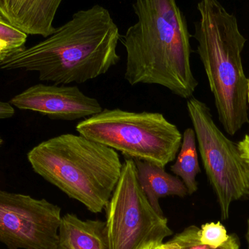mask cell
<instances>
[{"mask_svg":"<svg viewBox=\"0 0 249 249\" xmlns=\"http://www.w3.org/2000/svg\"><path fill=\"white\" fill-rule=\"evenodd\" d=\"M61 217L46 199L0 189V244L7 249H58Z\"/></svg>","mask_w":249,"mask_h":249,"instance_id":"ba28073f","label":"cell"},{"mask_svg":"<svg viewBox=\"0 0 249 249\" xmlns=\"http://www.w3.org/2000/svg\"><path fill=\"white\" fill-rule=\"evenodd\" d=\"M27 36L0 16V61L25 48Z\"/></svg>","mask_w":249,"mask_h":249,"instance_id":"5bb4252c","label":"cell"},{"mask_svg":"<svg viewBox=\"0 0 249 249\" xmlns=\"http://www.w3.org/2000/svg\"><path fill=\"white\" fill-rule=\"evenodd\" d=\"M137 17L126 31L124 79L134 86L158 85L189 99L198 82L192 71L187 20L176 0H134Z\"/></svg>","mask_w":249,"mask_h":249,"instance_id":"7a4b0ae2","label":"cell"},{"mask_svg":"<svg viewBox=\"0 0 249 249\" xmlns=\"http://www.w3.org/2000/svg\"><path fill=\"white\" fill-rule=\"evenodd\" d=\"M200 228L196 225L187 227L172 240L178 243L182 249H240V241L236 235H229L228 241L223 245L213 248L201 244L199 240Z\"/></svg>","mask_w":249,"mask_h":249,"instance_id":"9a60e30c","label":"cell"},{"mask_svg":"<svg viewBox=\"0 0 249 249\" xmlns=\"http://www.w3.org/2000/svg\"><path fill=\"white\" fill-rule=\"evenodd\" d=\"M58 237V249H109L105 222L83 220L74 213L62 216Z\"/></svg>","mask_w":249,"mask_h":249,"instance_id":"7c38bea8","label":"cell"},{"mask_svg":"<svg viewBox=\"0 0 249 249\" xmlns=\"http://www.w3.org/2000/svg\"><path fill=\"white\" fill-rule=\"evenodd\" d=\"M105 210L109 249H149L172 235L168 219L155 212L142 190L131 158L124 160Z\"/></svg>","mask_w":249,"mask_h":249,"instance_id":"8992f818","label":"cell"},{"mask_svg":"<svg viewBox=\"0 0 249 249\" xmlns=\"http://www.w3.org/2000/svg\"><path fill=\"white\" fill-rule=\"evenodd\" d=\"M3 144V139H1V136H0V148H1V145Z\"/></svg>","mask_w":249,"mask_h":249,"instance_id":"44dd1931","label":"cell"},{"mask_svg":"<svg viewBox=\"0 0 249 249\" xmlns=\"http://www.w3.org/2000/svg\"><path fill=\"white\" fill-rule=\"evenodd\" d=\"M229 238L224 225L220 222L203 225L199 231V240L201 244L217 248L223 245Z\"/></svg>","mask_w":249,"mask_h":249,"instance_id":"2e32d148","label":"cell"},{"mask_svg":"<svg viewBox=\"0 0 249 249\" xmlns=\"http://www.w3.org/2000/svg\"><path fill=\"white\" fill-rule=\"evenodd\" d=\"M246 238H247V244H248V248L249 249V218L248 221H247V231Z\"/></svg>","mask_w":249,"mask_h":249,"instance_id":"ffe728a7","label":"cell"},{"mask_svg":"<svg viewBox=\"0 0 249 249\" xmlns=\"http://www.w3.org/2000/svg\"><path fill=\"white\" fill-rule=\"evenodd\" d=\"M173 174L179 177L187 187L189 196L198 190L197 176L200 174V167L197 155V143L194 129H186L182 135V142L176 161L171 168Z\"/></svg>","mask_w":249,"mask_h":249,"instance_id":"4fadbf2b","label":"cell"},{"mask_svg":"<svg viewBox=\"0 0 249 249\" xmlns=\"http://www.w3.org/2000/svg\"><path fill=\"white\" fill-rule=\"evenodd\" d=\"M121 38L109 10L94 4L74 13L44 40L0 61V70L35 71L41 81L55 85L82 84L118 64Z\"/></svg>","mask_w":249,"mask_h":249,"instance_id":"6da1fadb","label":"cell"},{"mask_svg":"<svg viewBox=\"0 0 249 249\" xmlns=\"http://www.w3.org/2000/svg\"><path fill=\"white\" fill-rule=\"evenodd\" d=\"M27 159L36 174L94 213L106 208L123 168L117 151L72 133L41 142Z\"/></svg>","mask_w":249,"mask_h":249,"instance_id":"3957f363","label":"cell"},{"mask_svg":"<svg viewBox=\"0 0 249 249\" xmlns=\"http://www.w3.org/2000/svg\"><path fill=\"white\" fill-rule=\"evenodd\" d=\"M79 134L133 160L165 168L177 158L182 134L159 112L105 109L78 123Z\"/></svg>","mask_w":249,"mask_h":249,"instance_id":"5b68a950","label":"cell"},{"mask_svg":"<svg viewBox=\"0 0 249 249\" xmlns=\"http://www.w3.org/2000/svg\"><path fill=\"white\" fill-rule=\"evenodd\" d=\"M63 0H0V16L26 35L48 37Z\"/></svg>","mask_w":249,"mask_h":249,"instance_id":"30bf717a","label":"cell"},{"mask_svg":"<svg viewBox=\"0 0 249 249\" xmlns=\"http://www.w3.org/2000/svg\"><path fill=\"white\" fill-rule=\"evenodd\" d=\"M248 103L249 104V89H248Z\"/></svg>","mask_w":249,"mask_h":249,"instance_id":"7402d4cb","label":"cell"},{"mask_svg":"<svg viewBox=\"0 0 249 249\" xmlns=\"http://www.w3.org/2000/svg\"><path fill=\"white\" fill-rule=\"evenodd\" d=\"M200 18L195 23L194 37L214 98L219 121L234 136L249 124V78L244 72L243 51L247 39L236 17L218 0L197 4Z\"/></svg>","mask_w":249,"mask_h":249,"instance_id":"277c9868","label":"cell"},{"mask_svg":"<svg viewBox=\"0 0 249 249\" xmlns=\"http://www.w3.org/2000/svg\"><path fill=\"white\" fill-rule=\"evenodd\" d=\"M187 108L208 180L219 202L221 216L228 219L231 203L249 197V166L238 146L215 124L206 104L191 97L187 100Z\"/></svg>","mask_w":249,"mask_h":249,"instance_id":"52a82bcc","label":"cell"},{"mask_svg":"<svg viewBox=\"0 0 249 249\" xmlns=\"http://www.w3.org/2000/svg\"><path fill=\"white\" fill-rule=\"evenodd\" d=\"M10 102H0V120L8 119L15 115V109Z\"/></svg>","mask_w":249,"mask_h":249,"instance_id":"ac0fdd59","label":"cell"},{"mask_svg":"<svg viewBox=\"0 0 249 249\" xmlns=\"http://www.w3.org/2000/svg\"><path fill=\"white\" fill-rule=\"evenodd\" d=\"M138 180L155 212L163 214L160 200L168 196L184 197L188 191L182 180L166 172L165 168L141 160H134Z\"/></svg>","mask_w":249,"mask_h":249,"instance_id":"8fae6325","label":"cell"},{"mask_svg":"<svg viewBox=\"0 0 249 249\" xmlns=\"http://www.w3.org/2000/svg\"><path fill=\"white\" fill-rule=\"evenodd\" d=\"M237 146L241 157L249 166V135H246L244 139L238 142Z\"/></svg>","mask_w":249,"mask_h":249,"instance_id":"e0dca14e","label":"cell"},{"mask_svg":"<svg viewBox=\"0 0 249 249\" xmlns=\"http://www.w3.org/2000/svg\"><path fill=\"white\" fill-rule=\"evenodd\" d=\"M10 103L21 110L58 121L86 119L103 110L97 99L85 94L77 86L67 85L36 84L15 96Z\"/></svg>","mask_w":249,"mask_h":249,"instance_id":"9c48e42d","label":"cell"},{"mask_svg":"<svg viewBox=\"0 0 249 249\" xmlns=\"http://www.w3.org/2000/svg\"><path fill=\"white\" fill-rule=\"evenodd\" d=\"M149 249H182L181 246L178 243L174 241V240L171 239L170 241L165 243H162L156 247H152Z\"/></svg>","mask_w":249,"mask_h":249,"instance_id":"d6986e66","label":"cell"}]
</instances>
